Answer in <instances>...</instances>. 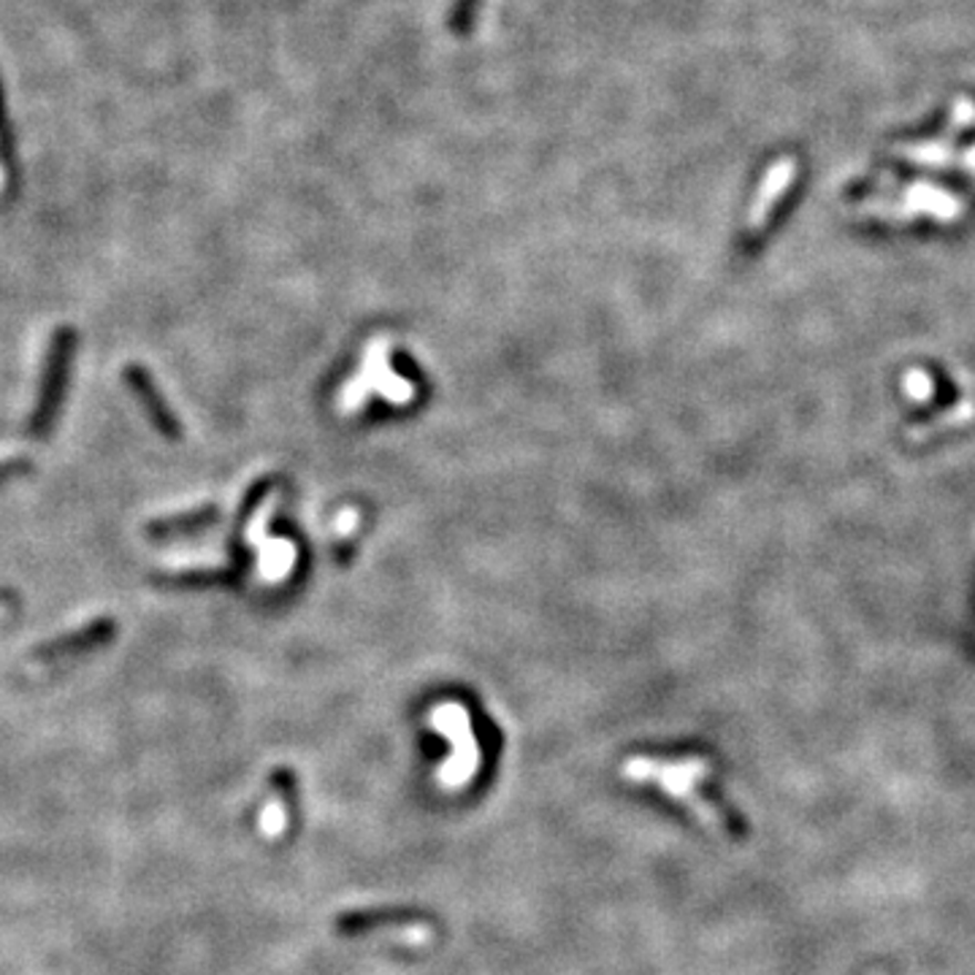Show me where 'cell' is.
Here are the masks:
<instances>
[{"instance_id": "277c9868", "label": "cell", "mask_w": 975, "mask_h": 975, "mask_svg": "<svg viewBox=\"0 0 975 975\" xmlns=\"http://www.w3.org/2000/svg\"><path fill=\"white\" fill-rule=\"evenodd\" d=\"M71 352H73V333L69 331V328H65V331H58V337H54L52 350H49V358H47L44 386H41V401H39V410H35V420H33L35 434L47 431V425L52 423L54 412H58L60 396H63L65 374H69Z\"/></svg>"}, {"instance_id": "5b68a950", "label": "cell", "mask_w": 975, "mask_h": 975, "mask_svg": "<svg viewBox=\"0 0 975 975\" xmlns=\"http://www.w3.org/2000/svg\"><path fill=\"white\" fill-rule=\"evenodd\" d=\"M125 377H127V382H131V386L136 388L138 399L144 401L146 412H150L152 423L157 425V431H161L163 437H176V434H179V423H176L174 412H171L166 401L161 399V393H157V386H155V382H152V377L146 374L144 366H127Z\"/></svg>"}, {"instance_id": "52a82bcc", "label": "cell", "mask_w": 975, "mask_h": 975, "mask_svg": "<svg viewBox=\"0 0 975 975\" xmlns=\"http://www.w3.org/2000/svg\"><path fill=\"white\" fill-rule=\"evenodd\" d=\"M791 176H794V163H791V161L778 163V166L770 171V176H767L764 187H761V191H759V198H756V204H753V209H751V219H748V228H751V234H756V230H759V228H764V223H767V217H770L772 206H776L778 201H780V195L786 193V187H789Z\"/></svg>"}, {"instance_id": "7a4b0ae2", "label": "cell", "mask_w": 975, "mask_h": 975, "mask_svg": "<svg viewBox=\"0 0 975 975\" xmlns=\"http://www.w3.org/2000/svg\"><path fill=\"white\" fill-rule=\"evenodd\" d=\"M710 772L702 759L686 761H656V759H632L624 764V776L634 783H654L667 797H675L694 810L707 827L723 832V815L716 804H710L699 794V786Z\"/></svg>"}, {"instance_id": "30bf717a", "label": "cell", "mask_w": 975, "mask_h": 975, "mask_svg": "<svg viewBox=\"0 0 975 975\" xmlns=\"http://www.w3.org/2000/svg\"><path fill=\"white\" fill-rule=\"evenodd\" d=\"M478 9H480V0H455L453 11H450V30L461 35L469 33Z\"/></svg>"}, {"instance_id": "6da1fadb", "label": "cell", "mask_w": 975, "mask_h": 975, "mask_svg": "<svg viewBox=\"0 0 975 975\" xmlns=\"http://www.w3.org/2000/svg\"><path fill=\"white\" fill-rule=\"evenodd\" d=\"M374 396H380L382 401L396 407L410 404L414 399L412 382L404 380L401 374H396L393 366H390V341L382 337L371 339L369 345H366L358 371L339 388L337 410L341 414H356L361 412Z\"/></svg>"}, {"instance_id": "ba28073f", "label": "cell", "mask_w": 975, "mask_h": 975, "mask_svg": "<svg viewBox=\"0 0 975 975\" xmlns=\"http://www.w3.org/2000/svg\"><path fill=\"white\" fill-rule=\"evenodd\" d=\"M114 624L112 620H95V624L84 626V629L65 634V637L52 639V643L44 645L39 650L41 656H63V654H73V650H84V648H93V645L106 643L112 637Z\"/></svg>"}, {"instance_id": "9c48e42d", "label": "cell", "mask_w": 975, "mask_h": 975, "mask_svg": "<svg viewBox=\"0 0 975 975\" xmlns=\"http://www.w3.org/2000/svg\"><path fill=\"white\" fill-rule=\"evenodd\" d=\"M285 821H288V815H285V802L271 800L264 808V813H260V832H264L266 838H279V834L285 832Z\"/></svg>"}, {"instance_id": "4fadbf2b", "label": "cell", "mask_w": 975, "mask_h": 975, "mask_svg": "<svg viewBox=\"0 0 975 975\" xmlns=\"http://www.w3.org/2000/svg\"><path fill=\"white\" fill-rule=\"evenodd\" d=\"M3 185H6V174H3V166H0V191H3Z\"/></svg>"}, {"instance_id": "7c38bea8", "label": "cell", "mask_w": 975, "mask_h": 975, "mask_svg": "<svg viewBox=\"0 0 975 975\" xmlns=\"http://www.w3.org/2000/svg\"><path fill=\"white\" fill-rule=\"evenodd\" d=\"M28 466V463L24 461H20V459H9V461H0V480L6 478V474H11V472H20V469H24Z\"/></svg>"}, {"instance_id": "8fae6325", "label": "cell", "mask_w": 975, "mask_h": 975, "mask_svg": "<svg viewBox=\"0 0 975 975\" xmlns=\"http://www.w3.org/2000/svg\"><path fill=\"white\" fill-rule=\"evenodd\" d=\"M356 521H358V512H356V510L341 512V515L337 517V532H339V534L352 532V528H356Z\"/></svg>"}, {"instance_id": "3957f363", "label": "cell", "mask_w": 975, "mask_h": 975, "mask_svg": "<svg viewBox=\"0 0 975 975\" xmlns=\"http://www.w3.org/2000/svg\"><path fill=\"white\" fill-rule=\"evenodd\" d=\"M429 727L437 729L450 742V756L437 770V780L442 789L459 791L469 786L480 767V746L474 740L472 718L469 710L459 702H442L429 712Z\"/></svg>"}, {"instance_id": "8992f818", "label": "cell", "mask_w": 975, "mask_h": 975, "mask_svg": "<svg viewBox=\"0 0 975 975\" xmlns=\"http://www.w3.org/2000/svg\"><path fill=\"white\" fill-rule=\"evenodd\" d=\"M255 553H258V569L268 583H279L292 572L296 564V547L288 540H268L264 534L260 540L253 542Z\"/></svg>"}]
</instances>
